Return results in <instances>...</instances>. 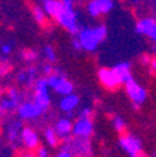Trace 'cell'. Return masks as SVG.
<instances>
[{
    "label": "cell",
    "instance_id": "obj_33",
    "mask_svg": "<svg viewBox=\"0 0 156 157\" xmlns=\"http://www.w3.org/2000/svg\"><path fill=\"white\" fill-rule=\"evenodd\" d=\"M20 157H35L34 154H30V153H26V154H21Z\"/></svg>",
    "mask_w": 156,
    "mask_h": 157
},
{
    "label": "cell",
    "instance_id": "obj_4",
    "mask_svg": "<svg viewBox=\"0 0 156 157\" xmlns=\"http://www.w3.org/2000/svg\"><path fill=\"white\" fill-rule=\"evenodd\" d=\"M97 77L98 82L103 87H106L110 91H115L121 87V80L118 77L117 72L114 69H108V67H101L100 70L97 72Z\"/></svg>",
    "mask_w": 156,
    "mask_h": 157
},
{
    "label": "cell",
    "instance_id": "obj_27",
    "mask_svg": "<svg viewBox=\"0 0 156 157\" xmlns=\"http://www.w3.org/2000/svg\"><path fill=\"white\" fill-rule=\"evenodd\" d=\"M24 58H26L27 60H34V59H37V53L33 52V51H26V52H24Z\"/></svg>",
    "mask_w": 156,
    "mask_h": 157
},
{
    "label": "cell",
    "instance_id": "obj_14",
    "mask_svg": "<svg viewBox=\"0 0 156 157\" xmlns=\"http://www.w3.org/2000/svg\"><path fill=\"white\" fill-rule=\"evenodd\" d=\"M114 70L117 72V75H118V77H120V80H121L122 84L131 82V80L134 78L132 72H131V65L128 62H121V63H118V65H115Z\"/></svg>",
    "mask_w": 156,
    "mask_h": 157
},
{
    "label": "cell",
    "instance_id": "obj_3",
    "mask_svg": "<svg viewBox=\"0 0 156 157\" xmlns=\"http://www.w3.org/2000/svg\"><path fill=\"white\" fill-rule=\"evenodd\" d=\"M124 86H125V93H127V95L130 97L131 101H132L134 108L138 109L141 104H143V102L146 101L148 91L145 90V87H142L141 84H138L134 78L131 80V82L125 83Z\"/></svg>",
    "mask_w": 156,
    "mask_h": 157
},
{
    "label": "cell",
    "instance_id": "obj_5",
    "mask_svg": "<svg viewBox=\"0 0 156 157\" xmlns=\"http://www.w3.org/2000/svg\"><path fill=\"white\" fill-rule=\"evenodd\" d=\"M48 82H46V78H38L34 84V102L39 105V107L42 108L44 111H46L51 105V98H49V93H48Z\"/></svg>",
    "mask_w": 156,
    "mask_h": 157
},
{
    "label": "cell",
    "instance_id": "obj_38",
    "mask_svg": "<svg viewBox=\"0 0 156 157\" xmlns=\"http://www.w3.org/2000/svg\"><path fill=\"white\" fill-rule=\"evenodd\" d=\"M44 2H45V0H44Z\"/></svg>",
    "mask_w": 156,
    "mask_h": 157
},
{
    "label": "cell",
    "instance_id": "obj_32",
    "mask_svg": "<svg viewBox=\"0 0 156 157\" xmlns=\"http://www.w3.org/2000/svg\"><path fill=\"white\" fill-rule=\"evenodd\" d=\"M72 45H73V48H75L76 51H80L82 49V45H80V42H79V39H73Z\"/></svg>",
    "mask_w": 156,
    "mask_h": 157
},
{
    "label": "cell",
    "instance_id": "obj_9",
    "mask_svg": "<svg viewBox=\"0 0 156 157\" xmlns=\"http://www.w3.org/2000/svg\"><path fill=\"white\" fill-rule=\"evenodd\" d=\"M135 31L138 34L146 35L153 42H156V21L153 18H142L135 25Z\"/></svg>",
    "mask_w": 156,
    "mask_h": 157
},
{
    "label": "cell",
    "instance_id": "obj_16",
    "mask_svg": "<svg viewBox=\"0 0 156 157\" xmlns=\"http://www.w3.org/2000/svg\"><path fill=\"white\" fill-rule=\"evenodd\" d=\"M73 90H75V87H73V83L70 82V80H68V78L63 76V77H61V80H59L58 86H56L55 91L58 93V94H62V95H69L73 93Z\"/></svg>",
    "mask_w": 156,
    "mask_h": 157
},
{
    "label": "cell",
    "instance_id": "obj_7",
    "mask_svg": "<svg viewBox=\"0 0 156 157\" xmlns=\"http://www.w3.org/2000/svg\"><path fill=\"white\" fill-rule=\"evenodd\" d=\"M66 150L72 151L73 154H78L79 157H86V154L90 151V143H89V137H79L75 136V139L68 142L65 146Z\"/></svg>",
    "mask_w": 156,
    "mask_h": 157
},
{
    "label": "cell",
    "instance_id": "obj_25",
    "mask_svg": "<svg viewBox=\"0 0 156 157\" xmlns=\"http://www.w3.org/2000/svg\"><path fill=\"white\" fill-rule=\"evenodd\" d=\"M49 154H48V150H46L44 146H39L38 149H37V154H35V157H48Z\"/></svg>",
    "mask_w": 156,
    "mask_h": 157
},
{
    "label": "cell",
    "instance_id": "obj_29",
    "mask_svg": "<svg viewBox=\"0 0 156 157\" xmlns=\"http://www.w3.org/2000/svg\"><path fill=\"white\" fill-rule=\"evenodd\" d=\"M0 51H2V55H9V53L11 52V46H10L9 44H4V45H2Z\"/></svg>",
    "mask_w": 156,
    "mask_h": 157
},
{
    "label": "cell",
    "instance_id": "obj_1",
    "mask_svg": "<svg viewBox=\"0 0 156 157\" xmlns=\"http://www.w3.org/2000/svg\"><path fill=\"white\" fill-rule=\"evenodd\" d=\"M107 27L98 25L96 28H82L79 33V42L82 45V49L87 52H94L100 42H103L107 38Z\"/></svg>",
    "mask_w": 156,
    "mask_h": 157
},
{
    "label": "cell",
    "instance_id": "obj_22",
    "mask_svg": "<svg viewBox=\"0 0 156 157\" xmlns=\"http://www.w3.org/2000/svg\"><path fill=\"white\" fill-rule=\"evenodd\" d=\"M113 125H114V128H115V131H117L118 133H121V135L125 133V121H124L121 117H114L113 118Z\"/></svg>",
    "mask_w": 156,
    "mask_h": 157
},
{
    "label": "cell",
    "instance_id": "obj_31",
    "mask_svg": "<svg viewBox=\"0 0 156 157\" xmlns=\"http://www.w3.org/2000/svg\"><path fill=\"white\" fill-rule=\"evenodd\" d=\"M73 2H75V0H62L65 9H73Z\"/></svg>",
    "mask_w": 156,
    "mask_h": 157
},
{
    "label": "cell",
    "instance_id": "obj_12",
    "mask_svg": "<svg viewBox=\"0 0 156 157\" xmlns=\"http://www.w3.org/2000/svg\"><path fill=\"white\" fill-rule=\"evenodd\" d=\"M42 9L46 13V16L56 20V17L65 10V6L62 3V0H45Z\"/></svg>",
    "mask_w": 156,
    "mask_h": 157
},
{
    "label": "cell",
    "instance_id": "obj_13",
    "mask_svg": "<svg viewBox=\"0 0 156 157\" xmlns=\"http://www.w3.org/2000/svg\"><path fill=\"white\" fill-rule=\"evenodd\" d=\"M54 129H55L56 135H58L59 137H68L69 135L73 132V124L70 122L69 118H62V119H59V121L56 122Z\"/></svg>",
    "mask_w": 156,
    "mask_h": 157
},
{
    "label": "cell",
    "instance_id": "obj_17",
    "mask_svg": "<svg viewBox=\"0 0 156 157\" xmlns=\"http://www.w3.org/2000/svg\"><path fill=\"white\" fill-rule=\"evenodd\" d=\"M44 136H45V140L49 146L52 147H56L58 146V135H56L55 129H52V128H46L45 132H44Z\"/></svg>",
    "mask_w": 156,
    "mask_h": 157
},
{
    "label": "cell",
    "instance_id": "obj_35",
    "mask_svg": "<svg viewBox=\"0 0 156 157\" xmlns=\"http://www.w3.org/2000/svg\"><path fill=\"white\" fill-rule=\"evenodd\" d=\"M3 72H4V69H3V67H2V66H0V76L3 75Z\"/></svg>",
    "mask_w": 156,
    "mask_h": 157
},
{
    "label": "cell",
    "instance_id": "obj_6",
    "mask_svg": "<svg viewBox=\"0 0 156 157\" xmlns=\"http://www.w3.org/2000/svg\"><path fill=\"white\" fill-rule=\"evenodd\" d=\"M120 146L131 157H142V143L137 136L131 133H124L120 137Z\"/></svg>",
    "mask_w": 156,
    "mask_h": 157
},
{
    "label": "cell",
    "instance_id": "obj_11",
    "mask_svg": "<svg viewBox=\"0 0 156 157\" xmlns=\"http://www.w3.org/2000/svg\"><path fill=\"white\" fill-rule=\"evenodd\" d=\"M20 136H21V140H23L24 146L28 150H34V149H38L39 147V137L34 129H31V128H23Z\"/></svg>",
    "mask_w": 156,
    "mask_h": 157
},
{
    "label": "cell",
    "instance_id": "obj_19",
    "mask_svg": "<svg viewBox=\"0 0 156 157\" xmlns=\"http://www.w3.org/2000/svg\"><path fill=\"white\" fill-rule=\"evenodd\" d=\"M33 17H34V20H35L37 23L41 24V25H45V24H46V13L44 11V9H41V7L34 6Z\"/></svg>",
    "mask_w": 156,
    "mask_h": 157
},
{
    "label": "cell",
    "instance_id": "obj_34",
    "mask_svg": "<svg viewBox=\"0 0 156 157\" xmlns=\"http://www.w3.org/2000/svg\"><path fill=\"white\" fill-rule=\"evenodd\" d=\"M150 65H152L153 69H156V60H152V63H150Z\"/></svg>",
    "mask_w": 156,
    "mask_h": 157
},
{
    "label": "cell",
    "instance_id": "obj_15",
    "mask_svg": "<svg viewBox=\"0 0 156 157\" xmlns=\"http://www.w3.org/2000/svg\"><path fill=\"white\" fill-rule=\"evenodd\" d=\"M78 104H79V97L72 93V94H69V95H63V98H62L61 102H59V107H61L62 111L72 112L78 107Z\"/></svg>",
    "mask_w": 156,
    "mask_h": 157
},
{
    "label": "cell",
    "instance_id": "obj_36",
    "mask_svg": "<svg viewBox=\"0 0 156 157\" xmlns=\"http://www.w3.org/2000/svg\"><path fill=\"white\" fill-rule=\"evenodd\" d=\"M2 95H3V88L0 87V98H2Z\"/></svg>",
    "mask_w": 156,
    "mask_h": 157
},
{
    "label": "cell",
    "instance_id": "obj_23",
    "mask_svg": "<svg viewBox=\"0 0 156 157\" xmlns=\"http://www.w3.org/2000/svg\"><path fill=\"white\" fill-rule=\"evenodd\" d=\"M7 95H9V98L11 100V101L17 102V104L20 105V102H21V98H23V95H21L18 91H17V88H9V90H7Z\"/></svg>",
    "mask_w": 156,
    "mask_h": 157
},
{
    "label": "cell",
    "instance_id": "obj_30",
    "mask_svg": "<svg viewBox=\"0 0 156 157\" xmlns=\"http://www.w3.org/2000/svg\"><path fill=\"white\" fill-rule=\"evenodd\" d=\"M80 117L82 118H90L91 117V109H90V108H85V109L82 111Z\"/></svg>",
    "mask_w": 156,
    "mask_h": 157
},
{
    "label": "cell",
    "instance_id": "obj_21",
    "mask_svg": "<svg viewBox=\"0 0 156 157\" xmlns=\"http://www.w3.org/2000/svg\"><path fill=\"white\" fill-rule=\"evenodd\" d=\"M21 124L20 122H14L11 126L9 128V139L11 142H16V139H17V136L18 135H21Z\"/></svg>",
    "mask_w": 156,
    "mask_h": 157
},
{
    "label": "cell",
    "instance_id": "obj_10",
    "mask_svg": "<svg viewBox=\"0 0 156 157\" xmlns=\"http://www.w3.org/2000/svg\"><path fill=\"white\" fill-rule=\"evenodd\" d=\"M72 133L79 137H89L93 133V121L90 118H79L73 124V132Z\"/></svg>",
    "mask_w": 156,
    "mask_h": 157
},
{
    "label": "cell",
    "instance_id": "obj_2",
    "mask_svg": "<svg viewBox=\"0 0 156 157\" xmlns=\"http://www.w3.org/2000/svg\"><path fill=\"white\" fill-rule=\"evenodd\" d=\"M56 21H58L59 25L63 27L68 33L73 34V35H76V34L79 35V33L82 31L80 25L78 23V16H76L73 9H65L56 17Z\"/></svg>",
    "mask_w": 156,
    "mask_h": 157
},
{
    "label": "cell",
    "instance_id": "obj_37",
    "mask_svg": "<svg viewBox=\"0 0 156 157\" xmlns=\"http://www.w3.org/2000/svg\"><path fill=\"white\" fill-rule=\"evenodd\" d=\"M131 2H134V3H137V2H139V0H131Z\"/></svg>",
    "mask_w": 156,
    "mask_h": 157
},
{
    "label": "cell",
    "instance_id": "obj_8",
    "mask_svg": "<svg viewBox=\"0 0 156 157\" xmlns=\"http://www.w3.org/2000/svg\"><path fill=\"white\" fill-rule=\"evenodd\" d=\"M17 111H18V115L21 117V119H35V118H38L39 115H42L45 112L34 101L21 102Z\"/></svg>",
    "mask_w": 156,
    "mask_h": 157
},
{
    "label": "cell",
    "instance_id": "obj_20",
    "mask_svg": "<svg viewBox=\"0 0 156 157\" xmlns=\"http://www.w3.org/2000/svg\"><path fill=\"white\" fill-rule=\"evenodd\" d=\"M97 2V6H98V10H100V14H107L110 13L111 10L114 7V2L113 0H96Z\"/></svg>",
    "mask_w": 156,
    "mask_h": 157
},
{
    "label": "cell",
    "instance_id": "obj_28",
    "mask_svg": "<svg viewBox=\"0 0 156 157\" xmlns=\"http://www.w3.org/2000/svg\"><path fill=\"white\" fill-rule=\"evenodd\" d=\"M54 72H55V67H52L49 63H48V65H44V73L46 75V77H48V76H51Z\"/></svg>",
    "mask_w": 156,
    "mask_h": 157
},
{
    "label": "cell",
    "instance_id": "obj_18",
    "mask_svg": "<svg viewBox=\"0 0 156 157\" xmlns=\"http://www.w3.org/2000/svg\"><path fill=\"white\" fill-rule=\"evenodd\" d=\"M20 105L17 102L11 101L10 98H4V100H0V114L3 112H9L13 111V109H18Z\"/></svg>",
    "mask_w": 156,
    "mask_h": 157
},
{
    "label": "cell",
    "instance_id": "obj_26",
    "mask_svg": "<svg viewBox=\"0 0 156 157\" xmlns=\"http://www.w3.org/2000/svg\"><path fill=\"white\" fill-rule=\"evenodd\" d=\"M55 157H73V153H72V151H69V150H66V149H62L61 151H58V153H56Z\"/></svg>",
    "mask_w": 156,
    "mask_h": 157
},
{
    "label": "cell",
    "instance_id": "obj_24",
    "mask_svg": "<svg viewBox=\"0 0 156 157\" xmlns=\"http://www.w3.org/2000/svg\"><path fill=\"white\" fill-rule=\"evenodd\" d=\"M44 53H45L46 59H48L49 62H55L56 60V53H55V49L52 48L51 45H46L44 48Z\"/></svg>",
    "mask_w": 156,
    "mask_h": 157
}]
</instances>
